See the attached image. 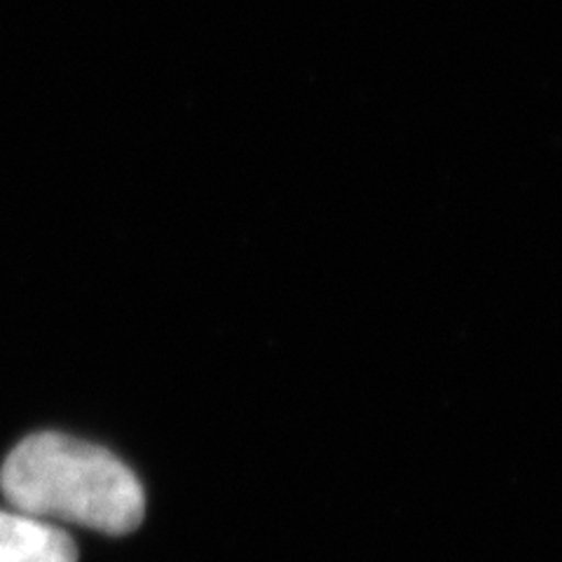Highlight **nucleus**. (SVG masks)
<instances>
[{"label":"nucleus","instance_id":"nucleus-1","mask_svg":"<svg viewBox=\"0 0 562 562\" xmlns=\"http://www.w3.org/2000/svg\"><path fill=\"white\" fill-rule=\"evenodd\" d=\"M0 490L22 514L113 537L134 532L146 514L144 487L125 462L55 431L33 434L8 454Z\"/></svg>","mask_w":562,"mask_h":562},{"label":"nucleus","instance_id":"nucleus-2","mask_svg":"<svg viewBox=\"0 0 562 562\" xmlns=\"http://www.w3.org/2000/svg\"><path fill=\"white\" fill-rule=\"evenodd\" d=\"M0 562H78V549L55 525L0 512Z\"/></svg>","mask_w":562,"mask_h":562}]
</instances>
